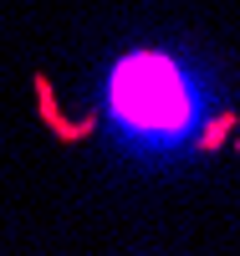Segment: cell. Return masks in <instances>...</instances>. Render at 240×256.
I'll list each match as a JSON object with an SVG mask.
<instances>
[{"mask_svg":"<svg viewBox=\"0 0 240 256\" xmlns=\"http://www.w3.org/2000/svg\"><path fill=\"white\" fill-rule=\"evenodd\" d=\"M118 98H123L128 118H133V123H143V128L174 123V118L184 113L179 92H174V77H169V72H159V67H133Z\"/></svg>","mask_w":240,"mask_h":256,"instance_id":"1","label":"cell"}]
</instances>
